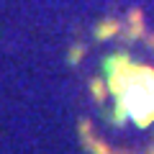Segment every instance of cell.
Masks as SVG:
<instances>
[{
    "mask_svg": "<svg viewBox=\"0 0 154 154\" xmlns=\"http://www.w3.org/2000/svg\"><path fill=\"white\" fill-rule=\"evenodd\" d=\"M82 72L80 136L90 154H154V31L139 13L93 28L75 54Z\"/></svg>",
    "mask_w": 154,
    "mask_h": 154,
    "instance_id": "cell-1",
    "label": "cell"
}]
</instances>
